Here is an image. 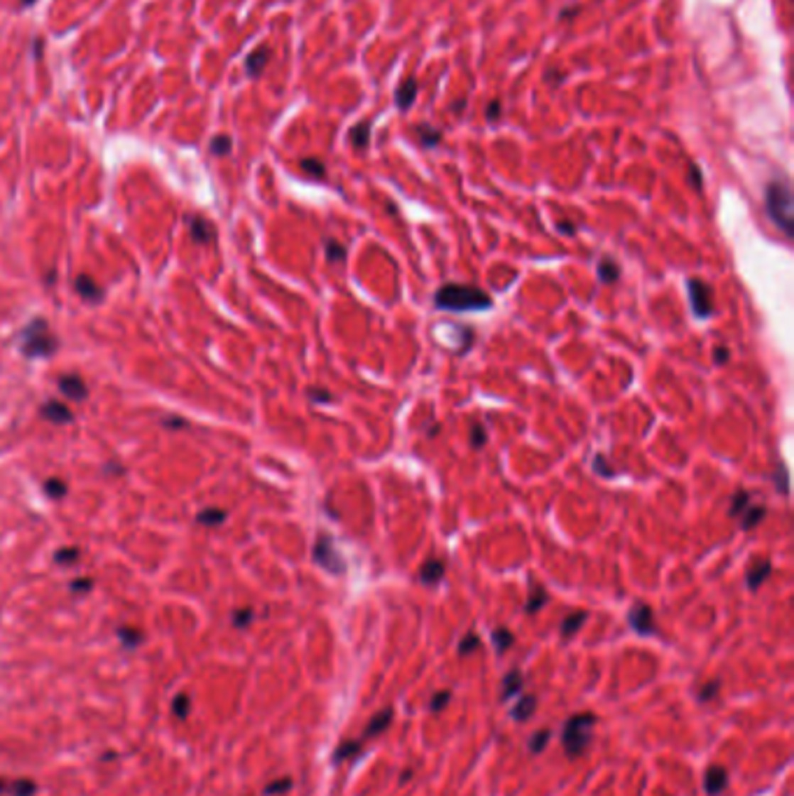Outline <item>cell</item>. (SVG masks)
Here are the masks:
<instances>
[{"label": "cell", "mask_w": 794, "mask_h": 796, "mask_svg": "<svg viewBox=\"0 0 794 796\" xmlns=\"http://www.w3.org/2000/svg\"><path fill=\"white\" fill-rule=\"evenodd\" d=\"M629 626L641 636H653L657 631L653 608L646 606V603H636V606L629 610Z\"/></svg>", "instance_id": "obj_7"}, {"label": "cell", "mask_w": 794, "mask_h": 796, "mask_svg": "<svg viewBox=\"0 0 794 796\" xmlns=\"http://www.w3.org/2000/svg\"><path fill=\"white\" fill-rule=\"evenodd\" d=\"M43 489H45V494H47L49 498H63L65 496V489H68V487H65V482L58 480V477H49Z\"/></svg>", "instance_id": "obj_35"}, {"label": "cell", "mask_w": 794, "mask_h": 796, "mask_svg": "<svg viewBox=\"0 0 794 796\" xmlns=\"http://www.w3.org/2000/svg\"><path fill=\"white\" fill-rule=\"evenodd\" d=\"M391 719H394V710H391V708H384L380 712H375V715L371 717V722L366 724V729H364L361 741H369V738H375V736H380L384 729L389 726Z\"/></svg>", "instance_id": "obj_13"}, {"label": "cell", "mask_w": 794, "mask_h": 796, "mask_svg": "<svg viewBox=\"0 0 794 796\" xmlns=\"http://www.w3.org/2000/svg\"><path fill=\"white\" fill-rule=\"evenodd\" d=\"M312 557L317 564L322 568H327L329 573H336V575L345 573V559H342V555L336 550V545H333L329 535H320V538H317Z\"/></svg>", "instance_id": "obj_5"}, {"label": "cell", "mask_w": 794, "mask_h": 796, "mask_svg": "<svg viewBox=\"0 0 794 796\" xmlns=\"http://www.w3.org/2000/svg\"><path fill=\"white\" fill-rule=\"evenodd\" d=\"M289 790H291V778H280V780H273L263 792L268 796H275V794H284Z\"/></svg>", "instance_id": "obj_42"}, {"label": "cell", "mask_w": 794, "mask_h": 796, "mask_svg": "<svg viewBox=\"0 0 794 796\" xmlns=\"http://www.w3.org/2000/svg\"><path fill=\"white\" fill-rule=\"evenodd\" d=\"M56 384H58V391H61L63 396L70 398V400H85L89 396L87 382L82 380L77 373H65V375H61L56 380Z\"/></svg>", "instance_id": "obj_8"}, {"label": "cell", "mask_w": 794, "mask_h": 796, "mask_svg": "<svg viewBox=\"0 0 794 796\" xmlns=\"http://www.w3.org/2000/svg\"><path fill=\"white\" fill-rule=\"evenodd\" d=\"M252 619H254L252 608H240V610H236V615H233V624H236L238 628H247L249 624H252Z\"/></svg>", "instance_id": "obj_41"}, {"label": "cell", "mask_w": 794, "mask_h": 796, "mask_svg": "<svg viewBox=\"0 0 794 796\" xmlns=\"http://www.w3.org/2000/svg\"><path fill=\"white\" fill-rule=\"evenodd\" d=\"M361 748H364V741L361 738H357V741H342L338 745L336 754H333V759H336V764H342V761H349L352 757H357V754L361 752Z\"/></svg>", "instance_id": "obj_22"}, {"label": "cell", "mask_w": 794, "mask_h": 796, "mask_svg": "<svg viewBox=\"0 0 794 796\" xmlns=\"http://www.w3.org/2000/svg\"><path fill=\"white\" fill-rule=\"evenodd\" d=\"M687 293H690V303L695 310L697 317H710L713 315V289L708 287L706 282L701 280H687Z\"/></svg>", "instance_id": "obj_6"}, {"label": "cell", "mask_w": 794, "mask_h": 796, "mask_svg": "<svg viewBox=\"0 0 794 796\" xmlns=\"http://www.w3.org/2000/svg\"><path fill=\"white\" fill-rule=\"evenodd\" d=\"M557 229L562 231V233H566V236H568V233L573 236V233H575V224L573 222H557Z\"/></svg>", "instance_id": "obj_53"}, {"label": "cell", "mask_w": 794, "mask_h": 796, "mask_svg": "<svg viewBox=\"0 0 794 796\" xmlns=\"http://www.w3.org/2000/svg\"><path fill=\"white\" fill-rule=\"evenodd\" d=\"M487 442V435H484L482 424H473L471 426V445L473 447H482Z\"/></svg>", "instance_id": "obj_45"}, {"label": "cell", "mask_w": 794, "mask_h": 796, "mask_svg": "<svg viewBox=\"0 0 794 796\" xmlns=\"http://www.w3.org/2000/svg\"><path fill=\"white\" fill-rule=\"evenodd\" d=\"M491 643H494V648H496V652H506L508 648H511V645L515 643V636L508 631V628H496L494 633H491Z\"/></svg>", "instance_id": "obj_32"}, {"label": "cell", "mask_w": 794, "mask_h": 796, "mask_svg": "<svg viewBox=\"0 0 794 796\" xmlns=\"http://www.w3.org/2000/svg\"><path fill=\"white\" fill-rule=\"evenodd\" d=\"M19 347L26 359H49L56 351L58 340L45 320H31L19 333Z\"/></svg>", "instance_id": "obj_3"}, {"label": "cell", "mask_w": 794, "mask_h": 796, "mask_svg": "<svg viewBox=\"0 0 794 796\" xmlns=\"http://www.w3.org/2000/svg\"><path fill=\"white\" fill-rule=\"evenodd\" d=\"M91 587H94V582H91V577H82V580H75L72 582V591H89Z\"/></svg>", "instance_id": "obj_50"}, {"label": "cell", "mask_w": 794, "mask_h": 796, "mask_svg": "<svg viewBox=\"0 0 794 796\" xmlns=\"http://www.w3.org/2000/svg\"><path fill=\"white\" fill-rule=\"evenodd\" d=\"M170 710H173L180 719L189 717V712H191V697H189V694H178V697L173 699Z\"/></svg>", "instance_id": "obj_33"}, {"label": "cell", "mask_w": 794, "mask_h": 796, "mask_svg": "<svg viewBox=\"0 0 794 796\" xmlns=\"http://www.w3.org/2000/svg\"><path fill=\"white\" fill-rule=\"evenodd\" d=\"M308 396H310L315 403H329V400H331V393L324 391V389H310V391H308Z\"/></svg>", "instance_id": "obj_48"}, {"label": "cell", "mask_w": 794, "mask_h": 796, "mask_svg": "<svg viewBox=\"0 0 794 796\" xmlns=\"http://www.w3.org/2000/svg\"><path fill=\"white\" fill-rule=\"evenodd\" d=\"M445 575V561L442 559H426L420 568V580L424 584H438Z\"/></svg>", "instance_id": "obj_16"}, {"label": "cell", "mask_w": 794, "mask_h": 796, "mask_svg": "<svg viewBox=\"0 0 794 796\" xmlns=\"http://www.w3.org/2000/svg\"><path fill=\"white\" fill-rule=\"evenodd\" d=\"M594 724H597L594 712H578V715L566 719L564 731H562V745H564V752L571 759L587 752L592 734H594Z\"/></svg>", "instance_id": "obj_4"}, {"label": "cell", "mask_w": 794, "mask_h": 796, "mask_svg": "<svg viewBox=\"0 0 794 796\" xmlns=\"http://www.w3.org/2000/svg\"><path fill=\"white\" fill-rule=\"evenodd\" d=\"M300 168L317 180H322L324 173H327V168H324V163L320 161V158H303V161H300Z\"/></svg>", "instance_id": "obj_36"}, {"label": "cell", "mask_w": 794, "mask_h": 796, "mask_svg": "<svg viewBox=\"0 0 794 796\" xmlns=\"http://www.w3.org/2000/svg\"><path fill=\"white\" fill-rule=\"evenodd\" d=\"M80 559V550L77 547H63V550H58L56 555H54V561L56 564H61V566H70L72 561H77Z\"/></svg>", "instance_id": "obj_39"}, {"label": "cell", "mask_w": 794, "mask_h": 796, "mask_svg": "<svg viewBox=\"0 0 794 796\" xmlns=\"http://www.w3.org/2000/svg\"><path fill=\"white\" fill-rule=\"evenodd\" d=\"M580 12V5H573V7H564L562 12H559V19L562 21H568V19H573L575 14Z\"/></svg>", "instance_id": "obj_51"}, {"label": "cell", "mask_w": 794, "mask_h": 796, "mask_svg": "<svg viewBox=\"0 0 794 796\" xmlns=\"http://www.w3.org/2000/svg\"><path fill=\"white\" fill-rule=\"evenodd\" d=\"M7 790H10V783H7L5 778H0V794H5Z\"/></svg>", "instance_id": "obj_56"}, {"label": "cell", "mask_w": 794, "mask_h": 796, "mask_svg": "<svg viewBox=\"0 0 794 796\" xmlns=\"http://www.w3.org/2000/svg\"><path fill=\"white\" fill-rule=\"evenodd\" d=\"M587 622V613H584V610H578V613H571L568 617H564V622H562V636L564 638H571V636H575L580 631V626Z\"/></svg>", "instance_id": "obj_25"}, {"label": "cell", "mask_w": 794, "mask_h": 796, "mask_svg": "<svg viewBox=\"0 0 794 796\" xmlns=\"http://www.w3.org/2000/svg\"><path fill=\"white\" fill-rule=\"evenodd\" d=\"M764 515H766V508L764 506H752V503H750V506L746 508V513L741 515V529L743 531H752L764 519Z\"/></svg>", "instance_id": "obj_21"}, {"label": "cell", "mask_w": 794, "mask_h": 796, "mask_svg": "<svg viewBox=\"0 0 794 796\" xmlns=\"http://www.w3.org/2000/svg\"><path fill=\"white\" fill-rule=\"evenodd\" d=\"M750 506V494L746 491V489H739L736 494H734V498H732V506H729V515L732 517H741L743 513H746V508Z\"/></svg>", "instance_id": "obj_30"}, {"label": "cell", "mask_w": 794, "mask_h": 796, "mask_svg": "<svg viewBox=\"0 0 794 796\" xmlns=\"http://www.w3.org/2000/svg\"><path fill=\"white\" fill-rule=\"evenodd\" d=\"M410 775H413L410 770H406V773H401V783H408V778H410Z\"/></svg>", "instance_id": "obj_57"}, {"label": "cell", "mask_w": 794, "mask_h": 796, "mask_svg": "<svg viewBox=\"0 0 794 796\" xmlns=\"http://www.w3.org/2000/svg\"><path fill=\"white\" fill-rule=\"evenodd\" d=\"M464 107H466V100H464V98H462V100H455V103H452V112H455V114L464 112Z\"/></svg>", "instance_id": "obj_54"}, {"label": "cell", "mask_w": 794, "mask_h": 796, "mask_svg": "<svg viewBox=\"0 0 794 796\" xmlns=\"http://www.w3.org/2000/svg\"><path fill=\"white\" fill-rule=\"evenodd\" d=\"M7 792H10L12 796H33L38 792V785L33 780H28V778H21V780L10 783V790Z\"/></svg>", "instance_id": "obj_31"}, {"label": "cell", "mask_w": 794, "mask_h": 796, "mask_svg": "<svg viewBox=\"0 0 794 796\" xmlns=\"http://www.w3.org/2000/svg\"><path fill=\"white\" fill-rule=\"evenodd\" d=\"M165 426H187L185 419H165Z\"/></svg>", "instance_id": "obj_55"}, {"label": "cell", "mask_w": 794, "mask_h": 796, "mask_svg": "<svg viewBox=\"0 0 794 796\" xmlns=\"http://www.w3.org/2000/svg\"><path fill=\"white\" fill-rule=\"evenodd\" d=\"M533 710H536V697H522L515 703L511 715H513L515 722H526V719H531Z\"/></svg>", "instance_id": "obj_23"}, {"label": "cell", "mask_w": 794, "mask_h": 796, "mask_svg": "<svg viewBox=\"0 0 794 796\" xmlns=\"http://www.w3.org/2000/svg\"><path fill=\"white\" fill-rule=\"evenodd\" d=\"M592 468H594V473L604 475V477H613V466L606 464V457L604 454H597L594 461H592Z\"/></svg>", "instance_id": "obj_44"}, {"label": "cell", "mask_w": 794, "mask_h": 796, "mask_svg": "<svg viewBox=\"0 0 794 796\" xmlns=\"http://www.w3.org/2000/svg\"><path fill=\"white\" fill-rule=\"evenodd\" d=\"M417 133H420L422 147H426V149L436 147L438 142L442 140V133L438 129H433V126H429V124H420V126H417Z\"/></svg>", "instance_id": "obj_28"}, {"label": "cell", "mask_w": 794, "mask_h": 796, "mask_svg": "<svg viewBox=\"0 0 794 796\" xmlns=\"http://www.w3.org/2000/svg\"><path fill=\"white\" fill-rule=\"evenodd\" d=\"M522 685H524V675L517 668L511 670V673L504 677V699H511L515 694H520Z\"/></svg>", "instance_id": "obj_27"}, {"label": "cell", "mask_w": 794, "mask_h": 796, "mask_svg": "<svg viewBox=\"0 0 794 796\" xmlns=\"http://www.w3.org/2000/svg\"><path fill=\"white\" fill-rule=\"evenodd\" d=\"M773 482H778V489H781V494H788V489H790V477H788V468H785V466H781V468H778V473H773Z\"/></svg>", "instance_id": "obj_47"}, {"label": "cell", "mask_w": 794, "mask_h": 796, "mask_svg": "<svg viewBox=\"0 0 794 796\" xmlns=\"http://www.w3.org/2000/svg\"><path fill=\"white\" fill-rule=\"evenodd\" d=\"M713 359H715V364H727V359H729V349H727V347L715 349Z\"/></svg>", "instance_id": "obj_52"}, {"label": "cell", "mask_w": 794, "mask_h": 796, "mask_svg": "<svg viewBox=\"0 0 794 796\" xmlns=\"http://www.w3.org/2000/svg\"><path fill=\"white\" fill-rule=\"evenodd\" d=\"M597 273H599V280L604 284H613L620 280V263H617L613 256H604L599 261Z\"/></svg>", "instance_id": "obj_18"}, {"label": "cell", "mask_w": 794, "mask_h": 796, "mask_svg": "<svg viewBox=\"0 0 794 796\" xmlns=\"http://www.w3.org/2000/svg\"><path fill=\"white\" fill-rule=\"evenodd\" d=\"M766 212L785 236H794V196L785 178L766 184Z\"/></svg>", "instance_id": "obj_2"}, {"label": "cell", "mask_w": 794, "mask_h": 796, "mask_svg": "<svg viewBox=\"0 0 794 796\" xmlns=\"http://www.w3.org/2000/svg\"><path fill=\"white\" fill-rule=\"evenodd\" d=\"M231 145H233V140H231L229 136H217V138L210 142V152H212L214 156H227V154L231 152Z\"/></svg>", "instance_id": "obj_37"}, {"label": "cell", "mask_w": 794, "mask_h": 796, "mask_svg": "<svg viewBox=\"0 0 794 796\" xmlns=\"http://www.w3.org/2000/svg\"><path fill=\"white\" fill-rule=\"evenodd\" d=\"M268 61H271V49L266 47V45L256 47L254 52L247 56V61H245L247 75H249V77H259V75L263 72L266 65H268Z\"/></svg>", "instance_id": "obj_15"}, {"label": "cell", "mask_w": 794, "mask_h": 796, "mask_svg": "<svg viewBox=\"0 0 794 796\" xmlns=\"http://www.w3.org/2000/svg\"><path fill=\"white\" fill-rule=\"evenodd\" d=\"M196 522L200 526H207V529H214V526H219V524L227 522V510H222V508H205V510H200V513H198Z\"/></svg>", "instance_id": "obj_19"}, {"label": "cell", "mask_w": 794, "mask_h": 796, "mask_svg": "<svg viewBox=\"0 0 794 796\" xmlns=\"http://www.w3.org/2000/svg\"><path fill=\"white\" fill-rule=\"evenodd\" d=\"M548 591L543 589V587L538 584V582H531V589H529V599H526V613L529 615H533V613H538V610L545 606L548 603Z\"/></svg>", "instance_id": "obj_20"}, {"label": "cell", "mask_w": 794, "mask_h": 796, "mask_svg": "<svg viewBox=\"0 0 794 796\" xmlns=\"http://www.w3.org/2000/svg\"><path fill=\"white\" fill-rule=\"evenodd\" d=\"M349 142H352L357 149L369 147V142H371V124L369 121H359L354 129L349 131Z\"/></svg>", "instance_id": "obj_26"}, {"label": "cell", "mask_w": 794, "mask_h": 796, "mask_svg": "<svg viewBox=\"0 0 794 796\" xmlns=\"http://www.w3.org/2000/svg\"><path fill=\"white\" fill-rule=\"evenodd\" d=\"M548 743H550V731H548V729H540V731H536V734L531 736L529 750L538 754V752H543V750L548 748Z\"/></svg>", "instance_id": "obj_38"}, {"label": "cell", "mask_w": 794, "mask_h": 796, "mask_svg": "<svg viewBox=\"0 0 794 796\" xmlns=\"http://www.w3.org/2000/svg\"><path fill=\"white\" fill-rule=\"evenodd\" d=\"M40 417L47 419V422L54 424H70L72 422V410L63 403V400H47V403L40 408Z\"/></svg>", "instance_id": "obj_10"}, {"label": "cell", "mask_w": 794, "mask_h": 796, "mask_svg": "<svg viewBox=\"0 0 794 796\" xmlns=\"http://www.w3.org/2000/svg\"><path fill=\"white\" fill-rule=\"evenodd\" d=\"M417 80L415 77H406L403 82L396 87V94H394V103L398 110H410L415 98H417Z\"/></svg>", "instance_id": "obj_11"}, {"label": "cell", "mask_w": 794, "mask_h": 796, "mask_svg": "<svg viewBox=\"0 0 794 796\" xmlns=\"http://www.w3.org/2000/svg\"><path fill=\"white\" fill-rule=\"evenodd\" d=\"M324 247H327V258H329V263H340V261H345V256H347V249H345V245H342V242H338V240H327L324 242Z\"/></svg>", "instance_id": "obj_29"}, {"label": "cell", "mask_w": 794, "mask_h": 796, "mask_svg": "<svg viewBox=\"0 0 794 796\" xmlns=\"http://www.w3.org/2000/svg\"><path fill=\"white\" fill-rule=\"evenodd\" d=\"M433 303L438 310H450V312H471V310H489L491 298L473 284H445L436 291Z\"/></svg>", "instance_id": "obj_1"}, {"label": "cell", "mask_w": 794, "mask_h": 796, "mask_svg": "<svg viewBox=\"0 0 794 796\" xmlns=\"http://www.w3.org/2000/svg\"><path fill=\"white\" fill-rule=\"evenodd\" d=\"M768 575H771V561H768V559H762L759 564H752L750 571H748V577H746L748 587H750L752 591H755L757 587L764 584V580H766Z\"/></svg>", "instance_id": "obj_17"}, {"label": "cell", "mask_w": 794, "mask_h": 796, "mask_svg": "<svg viewBox=\"0 0 794 796\" xmlns=\"http://www.w3.org/2000/svg\"><path fill=\"white\" fill-rule=\"evenodd\" d=\"M717 694H720V680H710V682H706L704 687H701L699 701L701 703H708V701H713Z\"/></svg>", "instance_id": "obj_40"}, {"label": "cell", "mask_w": 794, "mask_h": 796, "mask_svg": "<svg viewBox=\"0 0 794 796\" xmlns=\"http://www.w3.org/2000/svg\"><path fill=\"white\" fill-rule=\"evenodd\" d=\"M727 785H729V773H727V768L720 766V764H713L706 768L704 773V787H706V794L708 796H720Z\"/></svg>", "instance_id": "obj_9"}, {"label": "cell", "mask_w": 794, "mask_h": 796, "mask_svg": "<svg viewBox=\"0 0 794 796\" xmlns=\"http://www.w3.org/2000/svg\"><path fill=\"white\" fill-rule=\"evenodd\" d=\"M480 648V636L478 633H466L462 640H459V648H457V652L462 657H466V655H471V652H475Z\"/></svg>", "instance_id": "obj_34"}, {"label": "cell", "mask_w": 794, "mask_h": 796, "mask_svg": "<svg viewBox=\"0 0 794 796\" xmlns=\"http://www.w3.org/2000/svg\"><path fill=\"white\" fill-rule=\"evenodd\" d=\"M21 3H23V5H33V3H36V0H21Z\"/></svg>", "instance_id": "obj_58"}, {"label": "cell", "mask_w": 794, "mask_h": 796, "mask_svg": "<svg viewBox=\"0 0 794 796\" xmlns=\"http://www.w3.org/2000/svg\"><path fill=\"white\" fill-rule=\"evenodd\" d=\"M450 699H452V692L450 689H442V692H436L433 694V699H431V710L433 712H438V710H442L450 703Z\"/></svg>", "instance_id": "obj_43"}, {"label": "cell", "mask_w": 794, "mask_h": 796, "mask_svg": "<svg viewBox=\"0 0 794 796\" xmlns=\"http://www.w3.org/2000/svg\"><path fill=\"white\" fill-rule=\"evenodd\" d=\"M690 182H692V187H695L697 191H701V184H704V180H701V173H699L697 165H690Z\"/></svg>", "instance_id": "obj_49"}, {"label": "cell", "mask_w": 794, "mask_h": 796, "mask_svg": "<svg viewBox=\"0 0 794 796\" xmlns=\"http://www.w3.org/2000/svg\"><path fill=\"white\" fill-rule=\"evenodd\" d=\"M189 236H191V240L196 242V245H205L207 240H212V224L205 219V217H200V214H194V217H189Z\"/></svg>", "instance_id": "obj_12"}, {"label": "cell", "mask_w": 794, "mask_h": 796, "mask_svg": "<svg viewBox=\"0 0 794 796\" xmlns=\"http://www.w3.org/2000/svg\"><path fill=\"white\" fill-rule=\"evenodd\" d=\"M75 291H77L85 300H89V303H96V300L103 298V289H100V284L94 278H89V275H77V280H75Z\"/></svg>", "instance_id": "obj_14"}, {"label": "cell", "mask_w": 794, "mask_h": 796, "mask_svg": "<svg viewBox=\"0 0 794 796\" xmlns=\"http://www.w3.org/2000/svg\"><path fill=\"white\" fill-rule=\"evenodd\" d=\"M501 100L499 98H491L489 103H487V110H484V116H487V121H496V119H501Z\"/></svg>", "instance_id": "obj_46"}, {"label": "cell", "mask_w": 794, "mask_h": 796, "mask_svg": "<svg viewBox=\"0 0 794 796\" xmlns=\"http://www.w3.org/2000/svg\"><path fill=\"white\" fill-rule=\"evenodd\" d=\"M116 636H119V640L126 650H136L138 645L145 640V636H142V631L136 626H119L116 628Z\"/></svg>", "instance_id": "obj_24"}]
</instances>
